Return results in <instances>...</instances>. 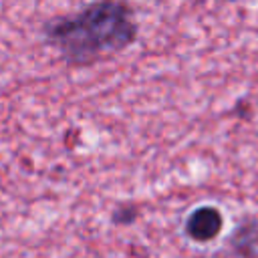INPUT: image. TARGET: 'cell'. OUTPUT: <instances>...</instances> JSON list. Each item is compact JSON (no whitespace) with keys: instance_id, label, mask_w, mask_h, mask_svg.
<instances>
[{"instance_id":"1","label":"cell","mask_w":258,"mask_h":258,"mask_svg":"<svg viewBox=\"0 0 258 258\" xmlns=\"http://www.w3.org/2000/svg\"><path fill=\"white\" fill-rule=\"evenodd\" d=\"M42 36L64 62L91 64L133 44L137 22L123 0H95L75 14L48 20Z\"/></svg>"},{"instance_id":"2","label":"cell","mask_w":258,"mask_h":258,"mask_svg":"<svg viewBox=\"0 0 258 258\" xmlns=\"http://www.w3.org/2000/svg\"><path fill=\"white\" fill-rule=\"evenodd\" d=\"M222 214L214 206H200L196 208L185 220V234L194 242H210L222 230Z\"/></svg>"},{"instance_id":"3","label":"cell","mask_w":258,"mask_h":258,"mask_svg":"<svg viewBox=\"0 0 258 258\" xmlns=\"http://www.w3.org/2000/svg\"><path fill=\"white\" fill-rule=\"evenodd\" d=\"M133 218H135V210L129 208V206L119 208V210L113 214V222H115V224H129V222H133Z\"/></svg>"}]
</instances>
